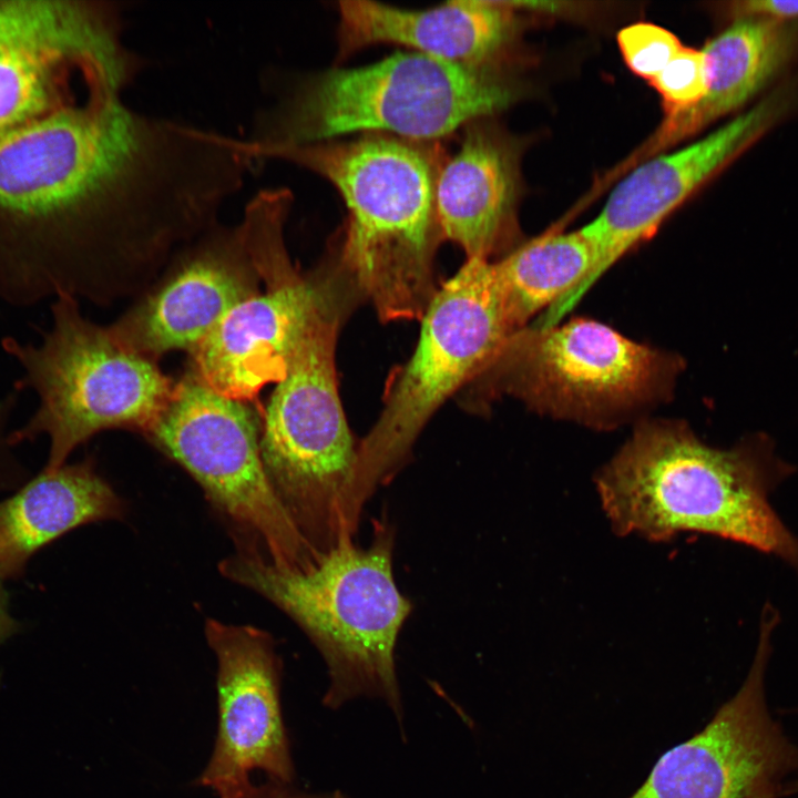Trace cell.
Returning <instances> with one entry per match:
<instances>
[{"instance_id":"8","label":"cell","mask_w":798,"mask_h":798,"mask_svg":"<svg viewBox=\"0 0 798 798\" xmlns=\"http://www.w3.org/2000/svg\"><path fill=\"white\" fill-rule=\"evenodd\" d=\"M78 301L53 299L51 326L38 342L2 340L22 370L16 388L32 390L38 398L27 422L12 429L11 440L17 446L47 437V472L63 467L79 446L102 430L121 427L146 434L174 388L157 361L86 319Z\"/></svg>"},{"instance_id":"15","label":"cell","mask_w":798,"mask_h":798,"mask_svg":"<svg viewBox=\"0 0 798 798\" xmlns=\"http://www.w3.org/2000/svg\"><path fill=\"white\" fill-rule=\"evenodd\" d=\"M259 264L264 289L236 305L191 352L196 378L244 402L283 378L321 289V277L296 273L285 242L265 246Z\"/></svg>"},{"instance_id":"10","label":"cell","mask_w":798,"mask_h":798,"mask_svg":"<svg viewBox=\"0 0 798 798\" xmlns=\"http://www.w3.org/2000/svg\"><path fill=\"white\" fill-rule=\"evenodd\" d=\"M201 485L237 534L238 553L277 570L304 572L320 555L299 533L266 473L260 422L247 402L188 374L146 433Z\"/></svg>"},{"instance_id":"22","label":"cell","mask_w":798,"mask_h":798,"mask_svg":"<svg viewBox=\"0 0 798 798\" xmlns=\"http://www.w3.org/2000/svg\"><path fill=\"white\" fill-rule=\"evenodd\" d=\"M649 83L662 96L666 114L694 106L707 91V66L703 51L683 45Z\"/></svg>"},{"instance_id":"9","label":"cell","mask_w":798,"mask_h":798,"mask_svg":"<svg viewBox=\"0 0 798 798\" xmlns=\"http://www.w3.org/2000/svg\"><path fill=\"white\" fill-rule=\"evenodd\" d=\"M679 370L673 355L576 318L516 330L474 381L539 413L606 428L666 399Z\"/></svg>"},{"instance_id":"18","label":"cell","mask_w":798,"mask_h":798,"mask_svg":"<svg viewBox=\"0 0 798 798\" xmlns=\"http://www.w3.org/2000/svg\"><path fill=\"white\" fill-rule=\"evenodd\" d=\"M519 177L512 142L488 117L463 127L461 145L437 178L436 207L443 239L468 258L500 253L515 234Z\"/></svg>"},{"instance_id":"6","label":"cell","mask_w":798,"mask_h":798,"mask_svg":"<svg viewBox=\"0 0 798 798\" xmlns=\"http://www.w3.org/2000/svg\"><path fill=\"white\" fill-rule=\"evenodd\" d=\"M335 278L321 289L260 423L268 479L290 520L320 556L342 542V507L358 443L338 393L335 349L346 293Z\"/></svg>"},{"instance_id":"20","label":"cell","mask_w":798,"mask_h":798,"mask_svg":"<svg viewBox=\"0 0 798 798\" xmlns=\"http://www.w3.org/2000/svg\"><path fill=\"white\" fill-rule=\"evenodd\" d=\"M791 35L779 21L740 17L702 50L707 91L694 106L666 114L644 154L667 147L753 98L779 70Z\"/></svg>"},{"instance_id":"12","label":"cell","mask_w":798,"mask_h":798,"mask_svg":"<svg viewBox=\"0 0 798 798\" xmlns=\"http://www.w3.org/2000/svg\"><path fill=\"white\" fill-rule=\"evenodd\" d=\"M774 614L761 615L757 649L743 685L710 722L664 753L627 798H775L798 767V748L771 718L765 674Z\"/></svg>"},{"instance_id":"19","label":"cell","mask_w":798,"mask_h":798,"mask_svg":"<svg viewBox=\"0 0 798 798\" xmlns=\"http://www.w3.org/2000/svg\"><path fill=\"white\" fill-rule=\"evenodd\" d=\"M123 514L122 499L91 461L43 470L0 501V580L19 576L37 551L70 530Z\"/></svg>"},{"instance_id":"27","label":"cell","mask_w":798,"mask_h":798,"mask_svg":"<svg viewBox=\"0 0 798 798\" xmlns=\"http://www.w3.org/2000/svg\"><path fill=\"white\" fill-rule=\"evenodd\" d=\"M18 626L10 614L8 595L0 580V645L18 631Z\"/></svg>"},{"instance_id":"21","label":"cell","mask_w":798,"mask_h":798,"mask_svg":"<svg viewBox=\"0 0 798 798\" xmlns=\"http://www.w3.org/2000/svg\"><path fill=\"white\" fill-rule=\"evenodd\" d=\"M598 259L596 246L580 228L544 234L494 262L516 329L542 310L535 325L557 324L594 285Z\"/></svg>"},{"instance_id":"14","label":"cell","mask_w":798,"mask_h":798,"mask_svg":"<svg viewBox=\"0 0 798 798\" xmlns=\"http://www.w3.org/2000/svg\"><path fill=\"white\" fill-rule=\"evenodd\" d=\"M205 636L217 659L218 729L197 784L218 796L250 785L255 771L269 781L290 784L294 765L273 638L259 628L216 620L206 622Z\"/></svg>"},{"instance_id":"26","label":"cell","mask_w":798,"mask_h":798,"mask_svg":"<svg viewBox=\"0 0 798 798\" xmlns=\"http://www.w3.org/2000/svg\"><path fill=\"white\" fill-rule=\"evenodd\" d=\"M219 798H344L338 791L325 794H307L289 788L286 784L268 781L250 784L247 787L221 795Z\"/></svg>"},{"instance_id":"11","label":"cell","mask_w":798,"mask_h":798,"mask_svg":"<svg viewBox=\"0 0 798 798\" xmlns=\"http://www.w3.org/2000/svg\"><path fill=\"white\" fill-rule=\"evenodd\" d=\"M121 4L0 3V142L100 93L124 94L145 63L125 42Z\"/></svg>"},{"instance_id":"7","label":"cell","mask_w":798,"mask_h":798,"mask_svg":"<svg viewBox=\"0 0 798 798\" xmlns=\"http://www.w3.org/2000/svg\"><path fill=\"white\" fill-rule=\"evenodd\" d=\"M516 330L492 262L468 258L437 289L412 356L392 377L380 417L358 443L342 507L347 534L356 536L366 503L407 461L431 416L474 381Z\"/></svg>"},{"instance_id":"1","label":"cell","mask_w":798,"mask_h":798,"mask_svg":"<svg viewBox=\"0 0 798 798\" xmlns=\"http://www.w3.org/2000/svg\"><path fill=\"white\" fill-rule=\"evenodd\" d=\"M123 98L98 94L0 142V208L68 226L76 282L158 232L183 188L178 125Z\"/></svg>"},{"instance_id":"16","label":"cell","mask_w":798,"mask_h":798,"mask_svg":"<svg viewBox=\"0 0 798 798\" xmlns=\"http://www.w3.org/2000/svg\"><path fill=\"white\" fill-rule=\"evenodd\" d=\"M774 105L760 103L702 140L658 155L631 171L612 190L597 216L581 231L598 252L594 284L628 249L768 124Z\"/></svg>"},{"instance_id":"24","label":"cell","mask_w":798,"mask_h":798,"mask_svg":"<svg viewBox=\"0 0 798 798\" xmlns=\"http://www.w3.org/2000/svg\"><path fill=\"white\" fill-rule=\"evenodd\" d=\"M20 390L7 393L0 399V488L11 485L20 481L23 470L12 451L16 444L11 440L9 422L19 399Z\"/></svg>"},{"instance_id":"28","label":"cell","mask_w":798,"mask_h":798,"mask_svg":"<svg viewBox=\"0 0 798 798\" xmlns=\"http://www.w3.org/2000/svg\"><path fill=\"white\" fill-rule=\"evenodd\" d=\"M788 789L789 790H787V792H792V791L797 792L798 791V780L795 784H792V786L789 787Z\"/></svg>"},{"instance_id":"17","label":"cell","mask_w":798,"mask_h":798,"mask_svg":"<svg viewBox=\"0 0 798 798\" xmlns=\"http://www.w3.org/2000/svg\"><path fill=\"white\" fill-rule=\"evenodd\" d=\"M510 1L456 0L411 10L367 0L338 3V61L375 44H399L471 66H495L516 28Z\"/></svg>"},{"instance_id":"4","label":"cell","mask_w":798,"mask_h":798,"mask_svg":"<svg viewBox=\"0 0 798 798\" xmlns=\"http://www.w3.org/2000/svg\"><path fill=\"white\" fill-rule=\"evenodd\" d=\"M495 66H471L416 51L359 68L297 79L258 110L245 137L250 151L311 144L346 134L439 142L515 100Z\"/></svg>"},{"instance_id":"3","label":"cell","mask_w":798,"mask_h":798,"mask_svg":"<svg viewBox=\"0 0 798 798\" xmlns=\"http://www.w3.org/2000/svg\"><path fill=\"white\" fill-rule=\"evenodd\" d=\"M249 152L257 164L280 160L330 182L348 212L337 270L382 320L422 318L438 289L443 241L436 185L447 154L439 142L362 134Z\"/></svg>"},{"instance_id":"23","label":"cell","mask_w":798,"mask_h":798,"mask_svg":"<svg viewBox=\"0 0 798 798\" xmlns=\"http://www.w3.org/2000/svg\"><path fill=\"white\" fill-rule=\"evenodd\" d=\"M617 43L631 71L649 82L683 47L674 33L647 22L623 28Z\"/></svg>"},{"instance_id":"25","label":"cell","mask_w":798,"mask_h":798,"mask_svg":"<svg viewBox=\"0 0 798 798\" xmlns=\"http://www.w3.org/2000/svg\"><path fill=\"white\" fill-rule=\"evenodd\" d=\"M740 17L764 18L779 21L798 17V0H750L735 4Z\"/></svg>"},{"instance_id":"2","label":"cell","mask_w":798,"mask_h":798,"mask_svg":"<svg viewBox=\"0 0 798 798\" xmlns=\"http://www.w3.org/2000/svg\"><path fill=\"white\" fill-rule=\"evenodd\" d=\"M795 471L765 433L720 449L683 422L652 420L636 427L595 483L621 535L664 541L706 533L776 555L798 571V539L769 502Z\"/></svg>"},{"instance_id":"13","label":"cell","mask_w":798,"mask_h":798,"mask_svg":"<svg viewBox=\"0 0 798 798\" xmlns=\"http://www.w3.org/2000/svg\"><path fill=\"white\" fill-rule=\"evenodd\" d=\"M175 255L160 283L109 327L122 345L155 361L172 350L191 354L263 283L247 207L237 224L218 223Z\"/></svg>"},{"instance_id":"5","label":"cell","mask_w":798,"mask_h":798,"mask_svg":"<svg viewBox=\"0 0 798 798\" xmlns=\"http://www.w3.org/2000/svg\"><path fill=\"white\" fill-rule=\"evenodd\" d=\"M395 529L374 522L369 544L342 542L309 570L288 572L241 553L222 561V574L286 613L323 656L329 708L359 696L383 699L401 719L395 648L412 604L393 575Z\"/></svg>"}]
</instances>
